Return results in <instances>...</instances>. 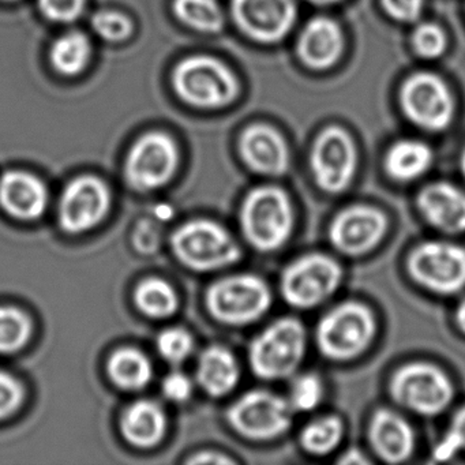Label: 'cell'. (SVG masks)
Instances as JSON below:
<instances>
[{
    "label": "cell",
    "instance_id": "obj_1",
    "mask_svg": "<svg viewBox=\"0 0 465 465\" xmlns=\"http://www.w3.org/2000/svg\"><path fill=\"white\" fill-rule=\"evenodd\" d=\"M377 334L374 312L361 302L348 301L318 321L315 344L323 358L348 361L366 352Z\"/></svg>",
    "mask_w": 465,
    "mask_h": 465
},
{
    "label": "cell",
    "instance_id": "obj_2",
    "mask_svg": "<svg viewBox=\"0 0 465 465\" xmlns=\"http://www.w3.org/2000/svg\"><path fill=\"white\" fill-rule=\"evenodd\" d=\"M306 348L303 323L298 318H280L252 340L249 348L250 367L261 380H284L295 374L306 355Z\"/></svg>",
    "mask_w": 465,
    "mask_h": 465
},
{
    "label": "cell",
    "instance_id": "obj_3",
    "mask_svg": "<svg viewBox=\"0 0 465 465\" xmlns=\"http://www.w3.org/2000/svg\"><path fill=\"white\" fill-rule=\"evenodd\" d=\"M241 227L244 238L258 252L282 249L293 228L290 197L276 186H262L250 192L241 209Z\"/></svg>",
    "mask_w": 465,
    "mask_h": 465
},
{
    "label": "cell",
    "instance_id": "obj_4",
    "mask_svg": "<svg viewBox=\"0 0 465 465\" xmlns=\"http://www.w3.org/2000/svg\"><path fill=\"white\" fill-rule=\"evenodd\" d=\"M391 399L416 415H440L450 407L454 386L450 378L434 364L415 361L397 370L389 383Z\"/></svg>",
    "mask_w": 465,
    "mask_h": 465
},
{
    "label": "cell",
    "instance_id": "obj_5",
    "mask_svg": "<svg viewBox=\"0 0 465 465\" xmlns=\"http://www.w3.org/2000/svg\"><path fill=\"white\" fill-rule=\"evenodd\" d=\"M342 277L341 265L333 257L312 252L299 257L284 269L280 290L291 307L315 309L337 292Z\"/></svg>",
    "mask_w": 465,
    "mask_h": 465
},
{
    "label": "cell",
    "instance_id": "obj_6",
    "mask_svg": "<svg viewBox=\"0 0 465 465\" xmlns=\"http://www.w3.org/2000/svg\"><path fill=\"white\" fill-rule=\"evenodd\" d=\"M173 250L187 268L212 272L241 260V249L231 233L217 223L194 220L173 232Z\"/></svg>",
    "mask_w": 465,
    "mask_h": 465
},
{
    "label": "cell",
    "instance_id": "obj_7",
    "mask_svg": "<svg viewBox=\"0 0 465 465\" xmlns=\"http://www.w3.org/2000/svg\"><path fill=\"white\" fill-rule=\"evenodd\" d=\"M173 84L183 102L200 108L224 107L239 92L233 73L211 56L184 59L173 72Z\"/></svg>",
    "mask_w": 465,
    "mask_h": 465
},
{
    "label": "cell",
    "instance_id": "obj_8",
    "mask_svg": "<svg viewBox=\"0 0 465 465\" xmlns=\"http://www.w3.org/2000/svg\"><path fill=\"white\" fill-rule=\"evenodd\" d=\"M271 304V288L254 274L225 277L206 292V306L212 317L227 325H249L263 317Z\"/></svg>",
    "mask_w": 465,
    "mask_h": 465
},
{
    "label": "cell",
    "instance_id": "obj_9",
    "mask_svg": "<svg viewBox=\"0 0 465 465\" xmlns=\"http://www.w3.org/2000/svg\"><path fill=\"white\" fill-rule=\"evenodd\" d=\"M399 102L405 118L426 132H443L453 122V94L445 81L432 73L410 75L400 88Z\"/></svg>",
    "mask_w": 465,
    "mask_h": 465
},
{
    "label": "cell",
    "instance_id": "obj_10",
    "mask_svg": "<svg viewBox=\"0 0 465 465\" xmlns=\"http://www.w3.org/2000/svg\"><path fill=\"white\" fill-rule=\"evenodd\" d=\"M407 269L424 290L454 295L465 288V249L449 242H424L411 252Z\"/></svg>",
    "mask_w": 465,
    "mask_h": 465
},
{
    "label": "cell",
    "instance_id": "obj_11",
    "mask_svg": "<svg viewBox=\"0 0 465 465\" xmlns=\"http://www.w3.org/2000/svg\"><path fill=\"white\" fill-rule=\"evenodd\" d=\"M315 184L326 194H341L350 187L358 168V149L347 130L329 126L318 134L310 152Z\"/></svg>",
    "mask_w": 465,
    "mask_h": 465
},
{
    "label": "cell",
    "instance_id": "obj_12",
    "mask_svg": "<svg viewBox=\"0 0 465 465\" xmlns=\"http://www.w3.org/2000/svg\"><path fill=\"white\" fill-rule=\"evenodd\" d=\"M292 415L288 400L269 391H247L228 410L233 430L254 440H274L284 434L292 424Z\"/></svg>",
    "mask_w": 465,
    "mask_h": 465
},
{
    "label": "cell",
    "instance_id": "obj_13",
    "mask_svg": "<svg viewBox=\"0 0 465 465\" xmlns=\"http://www.w3.org/2000/svg\"><path fill=\"white\" fill-rule=\"evenodd\" d=\"M178 165L179 151L173 138L163 133H149L127 154L124 176L137 192H153L173 179Z\"/></svg>",
    "mask_w": 465,
    "mask_h": 465
},
{
    "label": "cell",
    "instance_id": "obj_14",
    "mask_svg": "<svg viewBox=\"0 0 465 465\" xmlns=\"http://www.w3.org/2000/svg\"><path fill=\"white\" fill-rule=\"evenodd\" d=\"M386 214L371 205H351L337 213L329 227L331 246L344 255L359 257L374 250L385 238Z\"/></svg>",
    "mask_w": 465,
    "mask_h": 465
},
{
    "label": "cell",
    "instance_id": "obj_15",
    "mask_svg": "<svg viewBox=\"0 0 465 465\" xmlns=\"http://www.w3.org/2000/svg\"><path fill=\"white\" fill-rule=\"evenodd\" d=\"M110 208L107 184L94 176H81L69 183L62 194L59 223L66 232H88L104 220Z\"/></svg>",
    "mask_w": 465,
    "mask_h": 465
},
{
    "label": "cell",
    "instance_id": "obj_16",
    "mask_svg": "<svg viewBox=\"0 0 465 465\" xmlns=\"http://www.w3.org/2000/svg\"><path fill=\"white\" fill-rule=\"evenodd\" d=\"M232 15L241 31L255 42H282L296 23L295 0H232Z\"/></svg>",
    "mask_w": 465,
    "mask_h": 465
},
{
    "label": "cell",
    "instance_id": "obj_17",
    "mask_svg": "<svg viewBox=\"0 0 465 465\" xmlns=\"http://www.w3.org/2000/svg\"><path fill=\"white\" fill-rule=\"evenodd\" d=\"M416 205L435 230L449 235L465 232V193L448 182H435L419 193Z\"/></svg>",
    "mask_w": 465,
    "mask_h": 465
},
{
    "label": "cell",
    "instance_id": "obj_18",
    "mask_svg": "<svg viewBox=\"0 0 465 465\" xmlns=\"http://www.w3.org/2000/svg\"><path fill=\"white\" fill-rule=\"evenodd\" d=\"M344 34L336 21L315 17L304 25L296 53L304 66L315 72L331 69L344 53Z\"/></svg>",
    "mask_w": 465,
    "mask_h": 465
},
{
    "label": "cell",
    "instance_id": "obj_19",
    "mask_svg": "<svg viewBox=\"0 0 465 465\" xmlns=\"http://www.w3.org/2000/svg\"><path fill=\"white\" fill-rule=\"evenodd\" d=\"M241 154L254 173L282 176L290 168V149L282 135L273 127L254 124L241 138Z\"/></svg>",
    "mask_w": 465,
    "mask_h": 465
},
{
    "label": "cell",
    "instance_id": "obj_20",
    "mask_svg": "<svg viewBox=\"0 0 465 465\" xmlns=\"http://www.w3.org/2000/svg\"><path fill=\"white\" fill-rule=\"evenodd\" d=\"M369 440L374 453L389 464L407 461L415 448L412 427L391 410H377L369 424Z\"/></svg>",
    "mask_w": 465,
    "mask_h": 465
},
{
    "label": "cell",
    "instance_id": "obj_21",
    "mask_svg": "<svg viewBox=\"0 0 465 465\" xmlns=\"http://www.w3.org/2000/svg\"><path fill=\"white\" fill-rule=\"evenodd\" d=\"M47 205V189L32 173L10 171L0 178V206L15 219L24 222L39 219Z\"/></svg>",
    "mask_w": 465,
    "mask_h": 465
},
{
    "label": "cell",
    "instance_id": "obj_22",
    "mask_svg": "<svg viewBox=\"0 0 465 465\" xmlns=\"http://www.w3.org/2000/svg\"><path fill=\"white\" fill-rule=\"evenodd\" d=\"M124 440L137 448H152L164 438L167 415L162 405L152 400H140L130 405L121 419Z\"/></svg>",
    "mask_w": 465,
    "mask_h": 465
},
{
    "label": "cell",
    "instance_id": "obj_23",
    "mask_svg": "<svg viewBox=\"0 0 465 465\" xmlns=\"http://www.w3.org/2000/svg\"><path fill=\"white\" fill-rule=\"evenodd\" d=\"M197 381L209 396L222 397L230 393L239 381L235 356L220 345L206 348L198 359Z\"/></svg>",
    "mask_w": 465,
    "mask_h": 465
},
{
    "label": "cell",
    "instance_id": "obj_24",
    "mask_svg": "<svg viewBox=\"0 0 465 465\" xmlns=\"http://www.w3.org/2000/svg\"><path fill=\"white\" fill-rule=\"evenodd\" d=\"M434 162V154L427 143L418 140H401L386 152L383 165L393 181L407 182L421 178Z\"/></svg>",
    "mask_w": 465,
    "mask_h": 465
},
{
    "label": "cell",
    "instance_id": "obj_25",
    "mask_svg": "<svg viewBox=\"0 0 465 465\" xmlns=\"http://www.w3.org/2000/svg\"><path fill=\"white\" fill-rule=\"evenodd\" d=\"M111 381L124 391H141L149 385L153 375L151 361L135 348H121L107 363Z\"/></svg>",
    "mask_w": 465,
    "mask_h": 465
},
{
    "label": "cell",
    "instance_id": "obj_26",
    "mask_svg": "<svg viewBox=\"0 0 465 465\" xmlns=\"http://www.w3.org/2000/svg\"><path fill=\"white\" fill-rule=\"evenodd\" d=\"M92 55L91 42L81 32H69L59 37L51 48V64L64 75L80 74Z\"/></svg>",
    "mask_w": 465,
    "mask_h": 465
},
{
    "label": "cell",
    "instance_id": "obj_27",
    "mask_svg": "<svg viewBox=\"0 0 465 465\" xmlns=\"http://www.w3.org/2000/svg\"><path fill=\"white\" fill-rule=\"evenodd\" d=\"M135 304L140 312L151 318L171 317L179 306L175 290L162 279H148L135 290Z\"/></svg>",
    "mask_w": 465,
    "mask_h": 465
},
{
    "label": "cell",
    "instance_id": "obj_28",
    "mask_svg": "<svg viewBox=\"0 0 465 465\" xmlns=\"http://www.w3.org/2000/svg\"><path fill=\"white\" fill-rule=\"evenodd\" d=\"M344 438V423L339 416L315 419L301 432V446L312 456H328Z\"/></svg>",
    "mask_w": 465,
    "mask_h": 465
},
{
    "label": "cell",
    "instance_id": "obj_29",
    "mask_svg": "<svg viewBox=\"0 0 465 465\" xmlns=\"http://www.w3.org/2000/svg\"><path fill=\"white\" fill-rule=\"evenodd\" d=\"M176 17L190 28L217 34L224 26V15L216 0H173Z\"/></svg>",
    "mask_w": 465,
    "mask_h": 465
},
{
    "label": "cell",
    "instance_id": "obj_30",
    "mask_svg": "<svg viewBox=\"0 0 465 465\" xmlns=\"http://www.w3.org/2000/svg\"><path fill=\"white\" fill-rule=\"evenodd\" d=\"M31 318L13 306H0V353H13L31 339Z\"/></svg>",
    "mask_w": 465,
    "mask_h": 465
},
{
    "label": "cell",
    "instance_id": "obj_31",
    "mask_svg": "<svg viewBox=\"0 0 465 465\" xmlns=\"http://www.w3.org/2000/svg\"><path fill=\"white\" fill-rule=\"evenodd\" d=\"M323 396L325 388L322 380L317 374L306 372L293 380L287 400L293 412H310L322 402Z\"/></svg>",
    "mask_w": 465,
    "mask_h": 465
},
{
    "label": "cell",
    "instance_id": "obj_32",
    "mask_svg": "<svg viewBox=\"0 0 465 465\" xmlns=\"http://www.w3.org/2000/svg\"><path fill=\"white\" fill-rule=\"evenodd\" d=\"M446 45L448 40H446L445 32L437 24H419L411 36V45L419 58H440L445 53Z\"/></svg>",
    "mask_w": 465,
    "mask_h": 465
},
{
    "label": "cell",
    "instance_id": "obj_33",
    "mask_svg": "<svg viewBox=\"0 0 465 465\" xmlns=\"http://www.w3.org/2000/svg\"><path fill=\"white\" fill-rule=\"evenodd\" d=\"M157 351L168 363H183L192 355L194 341L189 331L182 328H170L157 337Z\"/></svg>",
    "mask_w": 465,
    "mask_h": 465
},
{
    "label": "cell",
    "instance_id": "obj_34",
    "mask_svg": "<svg viewBox=\"0 0 465 465\" xmlns=\"http://www.w3.org/2000/svg\"><path fill=\"white\" fill-rule=\"evenodd\" d=\"M465 451V407L460 408L451 419L446 434L435 446L432 457L435 461H449Z\"/></svg>",
    "mask_w": 465,
    "mask_h": 465
},
{
    "label": "cell",
    "instance_id": "obj_35",
    "mask_svg": "<svg viewBox=\"0 0 465 465\" xmlns=\"http://www.w3.org/2000/svg\"><path fill=\"white\" fill-rule=\"evenodd\" d=\"M92 26L103 39L108 42H124L133 34V23L118 12L103 10L92 18Z\"/></svg>",
    "mask_w": 465,
    "mask_h": 465
},
{
    "label": "cell",
    "instance_id": "obj_36",
    "mask_svg": "<svg viewBox=\"0 0 465 465\" xmlns=\"http://www.w3.org/2000/svg\"><path fill=\"white\" fill-rule=\"evenodd\" d=\"M24 397L25 391L20 381L0 370V420L17 412L24 402Z\"/></svg>",
    "mask_w": 465,
    "mask_h": 465
},
{
    "label": "cell",
    "instance_id": "obj_37",
    "mask_svg": "<svg viewBox=\"0 0 465 465\" xmlns=\"http://www.w3.org/2000/svg\"><path fill=\"white\" fill-rule=\"evenodd\" d=\"M40 10L54 23H73L80 17L85 0H39Z\"/></svg>",
    "mask_w": 465,
    "mask_h": 465
},
{
    "label": "cell",
    "instance_id": "obj_38",
    "mask_svg": "<svg viewBox=\"0 0 465 465\" xmlns=\"http://www.w3.org/2000/svg\"><path fill=\"white\" fill-rule=\"evenodd\" d=\"M381 5L391 20L413 24L420 18L424 0H381Z\"/></svg>",
    "mask_w": 465,
    "mask_h": 465
},
{
    "label": "cell",
    "instance_id": "obj_39",
    "mask_svg": "<svg viewBox=\"0 0 465 465\" xmlns=\"http://www.w3.org/2000/svg\"><path fill=\"white\" fill-rule=\"evenodd\" d=\"M163 393L170 401H187L193 394L192 380L183 372H171L163 381Z\"/></svg>",
    "mask_w": 465,
    "mask_h": 465
},
{
    "label": "cell",
    "instance_id": "obj_40",
    "mask_svg": "<svg viewBox=\"0 0 465 465\" xmlns=\"http://www.w3.org/2000/svg\"><path fill=\"white\" fill-rule=\"evenodd\" d=\"M190 462H194V464H228V462H232V460L219 453H201L195 459L190 460Z\"/></svg>",
    "mask_w": 465,
    "mask_h": 465
},
{
    "label": "cell",
    "instance_id": "obj_41",
    "mask_svg": "<svg viewBox=\"0 0 465 465\" xmlns=\"http://www.w3.org/2000/svg\"><path fill=\"white\" fill-rule=\"evenodd\" d=\"M340 464L345 465H356V464H366L369 462V460L364 457V454L361 453L359 449H350V450L345 451L341 457L339 459Z\"/></svg>",
    "mask_w": 465,
    "mask_h": 465
},
{
    "label": "cell",
    "instance_id": "obj_42",
    "mask_svg": "<svg viewBox=\"0 0 465 465\" xmlns=\"http://www.w3.org/2000/svg\"><path fill=\"white\" fill-rule=\"evenodd\" d=\"M454 317H456V323L460 331L465 334V299H462L461 303L457 306Z\"/></svg>",
    "mask_w": 465,
    "mask_h": 465
},
{
    "label": "cell",
    "instance_id": "obj_43",
    "mask_svg": "<svg viewBox=\"0 0 465 465\" xmlns=\"http://www.w3.org/2000/svg\"><path fill=\"white\" fill-rule=\"evenodd\" d=\"M310 4L318 5V6H329V5L339 4L341 0H309Z\"/></svg>",
    "mask_w": 465,
    "mask_h": 465
},
{
    "label": "cell",
    "instance_id": "obj_44",
    "mask_svg": "<svg viewBox=\"0 0 465 465\" xmlns=\"http://www.w3.org/2000/svg\"><path fill=\"white\" fill-rule=\"evenodd\" d=\"M460 163H461L462 175H464L465 178V148L464 151H462L461 160H460Z\"/></svg>",
    "mask_w": 465,
    "mask_h": 465
},
{
    "label": "cell",
    "instance_id": "obj_45",
    "mask_svg": "<svg viewBox=\"0 0 465 465\" xmlns=\"http://www.w3.org/2000/svg\"><path fill=\"white\" fill-rule=\"evenodd\" d=\"M5 2H15V0H5Z\"/></svg>",
    "mask_w": 465,
    "mask_h": 465
}]
</instances>
